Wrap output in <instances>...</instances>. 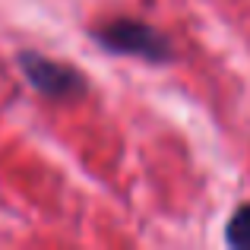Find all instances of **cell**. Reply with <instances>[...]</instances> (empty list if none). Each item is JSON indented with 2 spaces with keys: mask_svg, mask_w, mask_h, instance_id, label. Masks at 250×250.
Segmentation results:
<instances>
[{
  "mask_svg": "<svg viewBox=\"0 0 250 250\" xmlns=\"http://www.w3.org/2000/svg\"><path fill=\"white\" fill-rule=\"evenodd\" d=\"M225 241L231 247H250V206H241L238 212L228 219Z\"/></svg>",
  "mask_w": 250,
  "mask_h": 250,
  "instance_id": "obj_3",
  "label": "cell"
},
{
  "mask_svg": "<svg viewBox=\"0 0 250 250\" xmlns=\"http://www.w3.org/2000/svg\"><path fill=\"white\" fill-rule=\"evenodd\" d=\"M92 38L102 44V51H111V54H130L152 63H162L171 57L168 38L159 29L140 22V19H114V22L95 29Z\"/></svg>",
  "mask_w": 250,
  "mask_h": 250,
  "instance_id": "obj_1",
  "label": "cell"
},
{
  "mask_svg": "<svg viewBox=\"0 0 250 250\" xmlns=\"http://www.w3.org/2000/svg\"><path fill=\"white\" fill-rule=\"evenodd\" d=\"M22 70H25V80L35 85L42 95L67 98V95H76V92H83V80L76 76V70L63 67V63L51 61V57L25 54V57H22Z\"/></svg>",
  "mask_w": 250,
  "mask_h": 250,
  "instance_id": "obj_2",
  "label": "cell"
}]
</instances>
